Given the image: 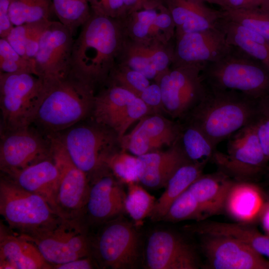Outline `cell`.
Instances as JSON below:
<instances>
[{
  "label": "cell",
  "instance_id": "6da1fadb",
  "mask_svg": "<svg viewBox=\"0 0 269 269\" xmlns=\"http://www.w3.org/2000/svg\"><path fill=\"white\" fill-rule=\"evenodd\" d=\"M126 39L121 19L92 12L74 39L71 73L94 89L106 84Z\"/></svg>",
  "mask_w": 269,
  "mask_h": 269
},
{
  "label": "cell",
  "instance_id": "7a4b0ae2",
  "mask_svg": "<svg viewBox=\"0 0 269 269\" xmlns=\"http://www.w3.org/2000/svg\"><path fill=\"white\" fill-rule=\"evenodd\" d=\"M259 102L237 91L206 88L203 98L184 119L186 123L199 128L216 147L254 123L260 113Z\"/></svg>",
  "mask_w": 269,
  "mask_h": 269
},
{
  "label": "cell",
  "instance_id": "3957f363",
  "mask_svg": "<svg viewBox=\"0 0 269 269\" xmlns=\"http://www.w3.org/2000/svg\"><path fill=\"white\" fill-rule=\"evenodd\" d=\"M46 83L34 122L49 134L69 128L92 112L94 88L71 73L65 79Z\"/></svg>",
  "mask_w": 269,
  "mask_h": 269
},
{
  "label": "cell",
  "instance_id": "277c9868",
  "mask_svg": "<svg viewBox=\"0 0 269 269\" xmlns=\"http://www.w3.org/2000/svg\"><path fill=\"white\" fill-rule=\"evenodd\" d=\"M201 75L209 89L235 90L258 100L269 94V70L232 45L221 58L204 64Z\"/></svg>",
  "mask_w": 269,
  "mask_h": 269
},
{
  "label": "cell",
  "instance_id": "5b68a950",
  "mask_svg": "<svg viewBox=\"0 0 269 269\" xmlns=\"http://www.w3.org/2000/svg\"><path fill=\"white\" fill-rule=\"evenodd\" d=\"M0 214L8 228L22 236L45 231L63 219L45 198L21 188L5 175L0 180Z\"/></svg>",
  "mask_w": 269,
  "mask_h": 269
},
{
  "label": "cell",
  "instance_id": "8992f818",
  "mask_svg": "<svg viewBox=\"0 0 269 269\" xmlns=\"http://www.w3.org/2000/svg\"><path fill=\"white\" fill-rule=\"evenodd\" d=\"M46 89L47 83L36 75L0 73V106L6 132L34 122Z\"/></svg>",
  "mask_w": 269,
  "mask_h": 269
},
{
  "label": "cell",
  "instance_id": "52a82bcc",
  "mask_svg": "<svg viewBox=\"0 0 269 269\" xmlns=\"http://www.w3.org/2000/svg\"><path fill=\"white\" fill-rule=\"evenodd\" d=\"M58 136L72 162L89 180L109 169L108 158L122 149L117 133L95 122L72 128Z\"/></svg>",
  "mask_w": 269,
  "mask_h": 269
},
{
  "label": "cell",
  "instance_id": "ba28073f",
  "mask_svg": "<svg viewBox=\"0 0 269 269\" xmlns=\"http://www.w3.org/2000/svg\"><path fill=\"white\" fill-rule=\"evenodd\" d=\"M89 234L92 255L98 268L132 269L137 267L140 242L137 227L121 216L97 228Z\"/></svg>",
  "mask_w": 269,
  "mask_h": 269
},
{
  "label": "cell",
  "instance_id": "9c48e42d",
  "mask_svg": "<svg viewBox=\"0 0 269 269\" xmlns=\"http://www.w3.org/2000/svg\"><path fill=\"white\" fill-rule=\"evenodd\" d=\"M203 65L171 66L154 80L160 88L164 111L172 117L184 119L204 96Z\"/></svg>",
  "mask_w": 269,
  "mask_h": 269
},
{
  "label": "cell",
  "instance_id": "30bf717a",
  "mask_svg": "<svg viewBox=\"0 0 269 269\" xmlns=\"http://www.w3.org/2000/svg\"><path fill=\"white\" fill-rule=\"evenodd\" d=\"M22 237L34 244L53 267L92 256L88 230L78 219L63 218L49 230Z\"/></svg>",
  "mask_w": 269,
  "mask_h": 269
},
{
  "label": "cell",
  "instance_id": "8fae6325",
  "mask_svg": "<svg viewBox=\"0 0 269 269\" xmlns=\"http://www.w3.org/2000/svg\"><path fill=\"white\" fill-rule=\"evenodd\" d=\"M47 136L50 140L51 156L60 172L54 209L63 218L78 219L87 197L89 177L72 162L58 135Z\"/></svg>",
  "mask_w": 269,
  "mask_h": 269
},
{
  "label": "cell",
  "instance_id": "7c38bea8",
  "mask_svg": "<svg viewBox=\"0 0 269 269\" xmlns=\"http://www.w3.org/2000/svg\"><path fill=\"white\" fill-rule=\"evenodd\" d=\"M229 138L227 153L216 150L212 159L220 171L236 180L249 181L264 170L269 161L259 143L253 123Z\"/></svg>",
  "mask_w": 269,
  "mask_h": 269
},
{
  "label": "cell",
  "instance_id": "4fadbf2b",
  "mask_svg": "<svg viewBox=\"0 0 269 269\" xmlns=\"http://www.w3.org/2000/svg\"><path fill=\"white\" fill-rule=\"evenodd\" d=\"M73 36L59 21L50 20L44 29L34 61L37 75L46 83L62 80L71 74Z\"/></svg>",
  "mask_w": 269,
  "mask_h": 269
},
{
  "label": "cell",
  "instance_id": "5bb4252c",
  "mask_svg": "<svg viewBox=\"0 0 269 269\" xmlns=\"http://www.w3.org/2000/svg\"><path fill=\"white\" fill-rule=\"evenodd\" d=\"M122 183L110 169L90 180L86 201L78 219L89 232L126 211L127 193Z\"/></svg>",
  "mask_w": 269,
  "mask_h": 269
},
{
  "label": "cell",
  "instance_id": "9a60e30c",
  "mask_svg": "<svg viewBox=\"0 0 269 269\" xmlns=\"http://www.w3.org/2000/svg\"><path fill=\"white\" fill-rule=\"evenodd\" d=\"M0 167L11 175L34 163L51 157L49 138L45 140L29 127L7 131L1 135Z\"/></svg>",
  "mask_w": 269,
  "mask_h": 269
},
{
  "label": "cell",
  "instance_id": "2e32d148",
  "mask_svg": "<svg viewBox=\"0 0 269 269\" xmlns=\"http://www.w3.org/2000/svg\"><path fill=\"white\" fill-rule=\"evenodd\" d=\"M182 127L159 114L145 115L130 133L119 138L121 148L138 156L171 147L178 140Z\"/></svg>",
  "mask_w": 269,
  "mask_h": 269
},
{
  "label": "cell",
  "instance_id": "e0dca14e",
  "mask_svg": "<svg viewBox=\"0 0 269 269\" xmlns=\"http://www.w3.org/2000/svg\"><path fill=\"white\" fill-rule=\"evenodd\" d=\"M202 251L214 269H269V261L244 242L223 236L204 235Z\"/></svg>",
  "mask_w": 269,
  "mask_h": 269
},
{
  "label": "cell",
  "instance_id": "ac0fdd59",
  "mask_svg": "<svg viewBox=\"0 0 269 269\" xmlns=\"http://www.w3.org/2000/svg\"><path fill=\"white\" fill-rule=\"evenodd\" d=\"M145 262L150 269H196L199 262L193 248L178 234L157 230L149 237Z\"/></svg>",
  "mask_w": 269,
  "mask_h": 269
},
{
  "label": "cell",
  "instance_id": "d6986e66",
  "mask_svg": "<svg viewBox=\"0 0 269 269\" xmlns=\"http://www.w3.org/2000/svg\"><path fill=\"white\" fill-rule=\"evenodd\" d=\"M171 66L215 61L225 55L231 45L222 29L217 26L205 30L175 36Z\"/></svg>",
  "mask_w": 269,
  "mask_h": 269
},
{
  "label": "cell",
  "instance_id": "ffe728a7",
  "mask_svg": "<svg viewBox=\"0 0 269 269\" xmlns=\"http://www.w3.org/2000/svg\"><path fill=\"white\" fill-rule=\"evenodd\" d=\"M174 47L171 42H141L127 38L117 63L129 67L149 80H154L171 66Z\"/></svg>",
  "mask_w": 269,
  "mask_h": 269
},
{
  "label": "cell",
  "instance_id": "44dd1931",
  "mask_svg": "<svg viewBox=\"0 0 269 269\" xmlns=\"http://www.w3.org/2000/svg\"><path fill=\"white\" fill-rule=\"evenodd\" d=\"M121 20L127 38L132 41L168 43L175 38V25L166 5L136 11Z\"/></svg>",
  "mask_w": 269,
  "mask_h": 269
},
{
  "label": "cell",
  "instance_id": "7402d4cb",
  "mask_svg": "<svg viewBox=\"0 0 269 269\" xmlns=\"http://www.w3.org/2000/svg\"><path fill=\"white\" fill-rule=\"evenodd\" d=\"M137 159L139 181L152 189L165 187L178 168L187 162H191L177 140L166 150L150 152L137 156Z\"/></svg>",
  "mask_w": 269,
  "mask_h": 269
},
{
  "label": "cell",
  "instance_id": "603a6c76",
  "mask_svg": "<svg viewBox=\"0 0 269 269\" xmlns=\"http://www.w3.org/2000/svg\"><path fill=\"white\" fill-rule=\"evenodd\" d=\"M0 269H52L35 245L12 232L1 221Z\"/></svg>",
  "mask_w": 269,
  "mask_h": 269
},
{
  "label": "cell",
  "instance_id": "cb8c5ba5",
  "mask_svg": "<svg viewBox=\"0 0 269 269\" xmlns=\"http://www.w3.org/2000/svg\"><path fill=\"white\" fill-rule=\"evenodd\" d=\"M165 5L175 25V35L217 26L223 10L207 6L198 0H166Z\"/></svg>",
  "mask_w": 269,
  "mask_h": 269
},
{
  "label": "cell",
  "instance_id": "d4e9b609",
  "mask_svg": "<svg viewBox=\"0 0 269 269\" xmlns=\"http://www.w3.org/2000/svg\"><path fill=\"white\" fill-rule=\"evenodd\" d=\"M106 85V88L95 96L93 118L94 122L117 133L131 103L137 96L116 85Z\"/></svg>",
  "mask_w": 269,
  "mask_h": 269
},
{
  "label": "cell",
  "instance_id": "484cf974",
  "mask_svg": "<svg viewBox=\"0 0 269 269\" xmlns=\"http://www.w3.org/2000/svg\"><path fill=\"white\" fill-rule=\"evenodd\" d=\"M6 176L21 188L43 197L54 209L60 172L51 156Z\"/></svg>",
  "mask_w": 269,
  "mask_h": 269
},
{
  "label": "cell",
  "instance_id": "4316f807",
  "mask_svg": "<svg viewBox=\"0 0 269 269\" xmlns=\"http://www.w3.org/2000/svg\"><path fill=\"white\" fill-rule=\"evenodd\" d=\"M233 181L220 170L202 174L189 187L200 206L203 220L225 210L226 198Z\"/></svg>",
  "mask_w": 269,
  "mask_h": 269
},
{
  "label": "cell",
  "instance_id": "83f0119b",
  "mask_svg": "<svg viewBox=\"0 0 269 269\" xmlns=\"http://www.w3.org/2000/svg\"><path fill=\"white\" fill-rule=\"evenodd\" d=\"M266 205L260 188L249 181H234L225 210L239 223L249 224L260 217Z\"/></svg>",
  "mask_w": 269,
  "mask_h": 269
},
{
  "label": "cell",
  "instance_id": "f1b7e54d",
  "mask_svg": "<svg viewBox=\"0 0 269 269\" xmlns=\"http://www.w3.org/2000/svg\"><path fill=\"white\" fill-rule=\"evenodd\" d=\"M218 26L224 32L229 44L239 48L269 70V40L224 15Z\"/></svg>",
  "mask_w": 269,
  "mask_h": 269
},
{
  "label": "cell",
  "instance_id": "f546056e",
  "mask_svg": "<svg viewBox=\"0 0 269 269\" xmlns=\"http://www.w3.org/2000/svg\"><path fill=\"white\" fill-rule=\"evenodd\" d=\"M204 167L187 162L178 168L168 181L164 191L156 199L150 219L153 222L162 220L173 202L203 174Z\"/></svg>",
  "mask_w": 269,
  "mask_h": 269
},
{
  "label": "cell",
  "instance_id": "4dcf8cb0",
  "mask_svg": "<svg viewBox=\"0 0 269 269\" xmlns=\"http://www.w3.org/2000/svg\"><path fill=\"white\" fill-rule=\"evenodd\" d=\"M177 142L190 162L204 166L212 159L216 150V147L199 128L187 123L182 125Z\"/></svg>",
  "mask_w": 269,
  "mask_h": 269
},
{
  "label": "cell",
  "instance_id": "1f68e13d",
  "mask_svg": "<svg viewBox=\"0 0 269 269\" xmlns=\"http://www.w3.org/2000/svg\"><path fill=\"white\" fill-rule=\"evenodd\" d=\"M214 233L219 236L239 240L263 257L269 258V236L264 235L249 224L217 223Z\"/></svg>",
  "mask_w": 269,
  "mask_h": 269
},
{
  "label": "cell",
  "instance_id": "d6a6232c",
  "mask_svg": "<svg viewBox=\"0 0 269 269\" xmlns=\"http://www.w3.org/2000/svg\"><path fill=\"white\" fill-rule=\"evenodd\" d=\"M52 0H10L9 14L13 26L50 20Z\"/></svg>",
  "mask_w": 269,
  "mask_h": 269
},
{
  "label": "cell",
  "instance_id": "836d02e7",
  "mask_svg": "<svg viewBox=\"0 0 269 269\" xmlns=\"http://www.w3.org/2000/svg\"><path fill=\"white\" fill-rule=\"evenodd\" d=\"M54 14L74 35L92 14L88 0H52Z\"/></svg>",
  "mask_w": 269,
  "mask_h": 269
},
{
  "label": "cell",
  "instance_id": "e575fe53",
  "mask_svg": "<svg viewBox=\"0 0 269 269\" xmlns=\"http://www.w3.org/2000/svg\"><path fill=\"white\" fill-rule=\"evenodd\" d=\"M127 185L126 212L137 227L142 225L146 217L149 216L156 199L137 182H131Z\"/></svg>",
  "mask_w": 269,
  "mask_h": 269
},
{
  "label": "cell",
  "instance_id": "d590c367",
  "mask_svg": "<svg viewBox=\"0 0 269 269\" xmlns=\"http://www.w3.org/2000/svg\"><path fill=\"white\" fill-rule=\"evenodd\" d=\"M223 10L225 17L238 23L269 40V11L260 7L249 9L229 8Z\"/></svg>",
  "mask_w": 269,
  "mask_h": 269
},
{
  "label": "cell",
  "instance_id": "8d00e7d4",
  "mask_svg": "<svg viewBox=\"0 0 269 269\" xmlns=\"http://www.w3.org/2000/svg\"><path fill=\"white\" fill-rule=\"evenodd\" d=\"M108 84L127 90L138 97L150 84L143 74L120 63H117L110 73L106 84Z\"/></svg>",
  "mask_w": 269,
  "mask_h": 269
},
{
  "label": "cell",
  "instance_id": "74e56055",
  "mask_svg": "<svg viewBox=\"0 0 269 269\" xmlns=\"http://www.w3.org/2000/svg\"><path fill=\"white\" fill-rule=\"evenodd\" d=\"M191 219L201 221L203 217L196 199L188 188L173 202L162 220L176 222Z\"/></svg>",
  "mask_w": 269,
  "mask_h": 269
},
{
  "label": "cell",
  "instance_id": "f35d334b",
  "mask_svg": "<svg viewBox=\"0 0 269 269\" xmlns=\"http://www.w3.org/2000/svg\"><path fill=\"white\" fill-rule=\"evenodd\" d=\"M106 166L115 177L128 184L139 181L136 156L131 155L122 149L111 155L106 161Z\"/></svg>",
  "mask_w": 269,
  "mask_h": 269
},
{
  "label": "cell",
  "instance_id": "ab89813d",
  "mask_svg": "<svg viewBox=\"0 0 269 269\" xmlns=\"http://www.w3.org/2000/svg\"><path fill=\"white\" fill-rule=\"evenodd\" d=\"M28 73L36 75L34 60L23 58L5 38H0V73Z\"/></svg>",
  "mask_w": 269,
  "mask_h": 269
},
{
  "label": "cell",
  "instance_id": "60d3db41",
  "mask_svg": "<svg viewBox=\"0 0 269 269\" xmlns=\"http://www.w3.org/2000/svg\"><path fill=\"white\" fill-rule=\"evenodd\" d=\"M92 13L122 19L125 15L124 0H88Z\"/></svg>",
  "mask_w": 269,
  "mask_h": 269
},
{
  "label": "cell",
  "instance_id": "b9f144b4",
  "mask_svg": "<svg viewBox=\"0 0 269 269\" xmlns=\"http://www.w3.org/2000/svg\"><path fill=\"white\" fill-rule=\"evenodd\" d=\"M50 20L30 23L25 44V54L28 59L34 60L38 50L42 34Z\"/></svg>",
  "mask_w": 269,
  "mask_h": 269
},
{
  "label": "cell",
  "instance_id": "7bdbcfd3",
  "mask_svg": "<svg viewBox=\"0 0 269 269\" xmlns=\"http://www.w3.org/2000/svg\"><path fill=\"white\" fill-rule=\"evenodd\" d=\"M30 25V23H28L14 26L5 38L12 48L26 59L25 44Z\"/></svg>",
  "mask_w": 269,
  "mask_h": 269
},
{
  "label": "cell",
  "instance_id": "ee69618b",
  "mask_svg": "<svg viewBox=\"0 0 269 269\" xmlns=\"http://www.w3.org/2000/svg\"><path fill=\"white\" fill-rule=\"evenodd\" d=\"M253 124L262 150L269 161V115L260 111Z\"/></svg>",
  "mask_w": 269,
  "mask_h": 269
},
{
  "label": "cell",
  "instance_id": "f6af8a7d",
  "mask_svg": "<svg viewBox=\"0 0 269 269\" xmlns=\"http://www.w3.org/2000/svg\"><path fill=\"white\" fill-rule=\"evenodd\" d=\"M139 98L152 113L158 114L160 110L164 111L160 88L156 83L150 84L142 92Z\"/></svg>",
  "mask_w": 269,
  "mask_h": 269
},
{
  "label": "cell",
  "instance_id": "bcb514c9",
  "mask_svg": "<svg viewBox=\"0 0 269 269\" xmlns=\"http://www.w3.org/2000/svg\"><path fill=\"white\" fill-rule=\"evenodd\" d=\"M125 17L131 13L142 9L157 8L165 5L166 0H124Z\"/></svg>",
  "mask_w": 269,
  "mask_h": 269
},
{
  "label": "cell",
  "instance_id": "7dc6e473",
  "mask_svg": "<svg viewBox=\"0 0 269 269\" xmlns=\"http://www.w3.org/2000/svg\"><path fill=\"white\" fill-rule=\"evenodd\" d=\"M10 0H0V37L5 38L14 27L9 14Z\"/></svg>",
  "mask_w": 269,
  "mask_h": 269
},
{
  "label": "cell",
  "instance_id": "c3c4849f",
  "mask_svg": "<svg viewBox=\"0 0 269 269\" xmlns=\"http://www.w3.org/2000/svg\"><path fill=\"white\" fill-rule=\"evenodd\" d=\"M98 268L92 256L75 259L66 263L55 265L54 269H92Z\"/></svg>",
  "mask_w": 269,
  "mask_h": 269
},
{
  "label": "cell",
  "instance_id": "681fc988",
  "mask_svg": "<svg viewBox=\"0 0 269 269\" xmlns=\"http://www.w3.org/2000/svg\"><path fill=\"white\" fill-rule=\"evenodd\" d=\"M232 9H249L261 7L263 0H229Z\"/></svg>",
  "mask_w": 269,
  "mask_h": 269
},
{
  "label": "cell",
  "instance_id": "f907efd6",
  "mask_svg": "<svg viewBox=\"0 0 269 269\" xmlns=\"http://www.w3.org/2000/svg\"><path fill=\"white\" fill-rule=\"evenodd\" d=\"M260 218L266 235L269 236V204L268 203L266 204Z\"/></svg>",
  "mask_w": 269,
  "mask_h": 269
},
{
  "label": "cell",
  "instance_id": "816d5d0a",
  "mask_svg": "<svg viewBox=\"0 0 269 269\" xmlns=\"http://www.w3.org/2000/svg\"><path fill=\"white\" fill-rule=\"evenodd\" d=\"M259 104L260 111L269 115V94L259 100Z\"/></svg>",
  "mask_w": 269,
  "mask_h": 269
},
{
  "label": "cell",
  "instance_id": "f5cc1de1",
  "mask_svg": "<svg viewBox=\"0 0 269 269\" xmlns=\"http://www.w3.org/2000/svg\"><path fill=\"white\" fill-rule=\"evenodd\" d=\"M206 1L210 3L215 4L220 6L222 10H226L230 8L229 0H198Z\"/></svg>",
  "mask_w": 269,
  "mask_h": 269
},
{
  "label": "cell",
  "instance_id": "db71d44e",
  "mask_svg": "<svg viewBox=\"0 0 269 269\" xmlns=\"http://www.w3.org/2000/svg\"><path fill=\"white\" fill-rule=\"evenodd\" d=\"M261 8L269 11V0H263Z\"/></svg>",
  "mask_w": 269,
  "mask_h": 269
},
{
  "label": "cell",
  "instance_id": "11a10c76",
  "mask_svg": "<svg viewBox=\"0 0 269 269\" xmlns=\"http://www.w3.org/2000/svg\"><path fill=\"white\" fill-rule=\"evenodd\" d=\"M268 203L269 204V202Z\"/></svg>",
  "mask_w": 269,
  "mask_h": 269
}]
</instances>
